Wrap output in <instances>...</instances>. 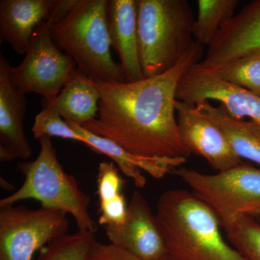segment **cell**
Returning <instances> with one entry per match:
<instances>
[{
	"label": "cell",
	"mask_w": 260,
	"mask_h": 260,
	"mask_svg": "<svg viewBox=\"0 0 260 260\" xmlns=\"http://www.w3.org/2000/svg\"><path fill=\"white\" fill-rule=\"evenodd\" d=\"M203 46L192 47L172 69L135 82L94 81L101 93L95 119L82 126L145 158L190 156L181 141L175 116L178 85L201 61Z\"/></svg>",
	"instance_id": "1"
},
{
	"label": "cell",
	"mask_w": 260,
	"mask_h": 260,
	"mask_svg": "<svg viewBox=\"0 0 260 260\" xmlns=\"http://www.w3.org/2000/svg\"><path fill=\"white\" fill-rule=\"evenodd\" d=\"M155 215L168 255L174 260H246L225 242L216 215L192 191L162 193Z\"/></svg>",
	"instance_id": "2"
},
{
	"label": "cell",
	"mask_w": 260,
	"mask_h": 260,
	"mask_svg": "<svg viewBox=\"0 0 260 260\" xmlns=\"http://www.w3.org/2000/svg\"><path fill=\"white\" fill-rule=\"evenodd\" d=\"M109 0H78L50 25L53 40L94 81L126 82L120 64L113 60L108 23Z\"/></svg>",
	"instance_id": "3"
},
{
	"label": "cell",
	"mask_w": 260,
	"mask_h": 260,
	"mask_svg": "<svg viewBox=\"0 0 260 260\" xmlns=\"http://www.w3.org/2000/svg\"><path fill=\"white\" fill-rule=\"evenodd\" d=\"M140 65L144 78L166 73L196 42L195 20L186 0H137Z\"/></svg>",
	"instance_id": "4"
},
{
	"label": "cell",
	"mask_w": 260,
	"mask_h": 260,
	"mask_svg": "<svg viewBox=\"0 0 260 260\" xmlns=\"http://www.w3.org/2000/svg\"><path fill=\"white\" fill-rule=\"evenodd\" d=\"M41 149L32 161L18 162L25 179L23 185L0 200V207L13 205L24 200H36L42 207L73 215L81 231L96 232L97 223L89 213L90 195L82 190L74 176L64 172L58 160L51 138H39Z\"/></svg>",
	"instance_id": "5"
},
{
	"label": "cell",
	"mask_w": 260,
	"mask_h": 260,
	"mask_svg": "<svg viewBox=\"0 0 260 260\" xmlns=\"http://www.w3.org/2000/svg\"><path fill=\"white\" fill-rule=\"evenodd\" d=\"M171 173L209 207L224 229L241 217H260V167L244 162L215 174L184 167Z\"/></svg>",
	"instance_id": "6"
},
{
	"label": "cell",
	"mask_w": 260,
	"mask_h": 260,
	"mask_svg": "<svg viewBox=\"0 0 260 260\" xmlns=\"http://www.w3.org/2000/svg\"><path fill=\"white\" fill-rule=\"evenodd\" d=\"M68 213L41 207H0V260H32L37 251L68 234Z\"/></svg>",
	"instance_id": "7"
},
{
	"label": "cell",
	"mask_w": 260,
	"mask_h": 260,
	"mask_svg": "<svg viewBox=\"0 0 260 260\" xmlns=\"http://www.w3.org/2000/svg\"><path fill=\"white\" fill-rule=\"evenodd\" d=\"M51 24L44 22L36 30L23 61L10 67L11 79L19 90L40 94L47 100L57 96L78 71L73 59L53 40Z\"/></svg>",
	"instance_id": "8"
},
{
	"label": "cell",
	"mask_w": 260,
	"mask_h": 260,
	"mask_svg": "<svg viewBox=\"0 0 260 260\" xmlns=\"http://www.w3.org/2000/svg\"><path fill=\"white\" fill-rule=\"evenodd\" d=\"M176 97L178 101L191 104L217 101L232 117H246L260 124L259 95L221 79L199 62L181 77Z\"/></svg>",
	"instance_id": "9"
},
{
	"label": "cell",
	"mask_w": 260,
	"mask_h": 260,
	"mask_svg": "<svg viewBox=\"0 0 260 260\" xmlns=\"http://www.w3.org/2000/svg\"><path fill=\"white\" fill-rule=\"evenodd\" d=\"M176 113L181 141L191 153L204 158L218 172L244 162L218 126L195 104L177 100Z\"/></svg>",
	"instance_id": "10"
},
{
	"label": "cell",
	"mask_w": 260,
	"mask_h": 260,
	"mask_svg": "<svg viewBox=\"0 0 260 260\" xmlns=\"http://www.w3.org/2000/svg\"><path fill=\"white\" fill-rule=\"evenodd\" d=\"M260 51V0L243 8L222 25L200 64L215 71L249 54Z\"/></svg>",
	"instance_id": "11"
},
{
	"label": "cell",
	"mask_w": 260,
	"mask_h": 260,
	"mask_svg": "<svg viewBox=\"0 0 260 260\" xmlns=\"http://www.w3.org/2000/svg\"><path fill=\"white\" fill-rule=\"evenodd\" d=\"M104 230L111 244L141 260H157L168 254L155 214L139 191L132 194L123 225Z\"/></svg>",
	"instance_id": "12"
},
{
	"label": "cell",
	"mask_w": 260,
	"mask_h": 260,
	"mask_svg": "<svg viewBox=\"0 0 260 260\" xmlns=\"http://www.w3.org/2000/svg\"><path fill=\"white\" fill-rule=\"evenodd\" d=\"M11 64L0 54V160L28 159L32 148L23 128L27 109L25 93L19 90L10 76Z\"/></svg>",
	"instance_id": "13"
},
{
	"label": "cell",
	"mask_w": 260,
	"mask_h": 260,
	"mask_svg": "<svg viewBox=\"0 0 260 260\" xmlns=\"http://www.w3.org/2000/svg\"><path fill=\"white\" fill-rule=\"evenodd\" d=\"M58 0H1L0 39L25 55L36 30L50 18Z\"/></svg>",
	"instance_id": "14"
},
{
	"label": "cell",
	"mask_w": 260,
	"mask_h": 260,
	"mask_svg": "<svg viewBox=\"0 0 260 260\" xmlns=\"http://www.w3.org/2000/svg\"><path fill=\"white\" fill-rule=\"evenodd\" d=\"M67 123L85 139V144L95 153L109 157L117 164L121 172L132 179L135 186L140 189L146 185L147 180L141 170L155 179H161L174 169L185 164V158H158L138 156L123 148L115 142L94 135L73 121Z\"/></svg>",
	"instance_id": "15"
},
{
	"label": "cell",
	"mask_w": 260,
	"mask_h": 260,
	"mask_svg": "<svg viewBox=\"0 0 260 260\" xmlns=\"http://www.w3.org/2000/svg\"><path fill=\"white\" fill-rule=\"evenodd\" d=\"M107 15L111 44L120 59L126 82L143 79L138 49L137 0H109Z\"/></svg>",
	"instance_id": "16"
},
{
	"label": "cell",
	"mask_w": 260,
	"mask_h": 260,
	"mask_svg": "<svg viewBox=\"0 0 260 260\" xmlns=\"http://www.w3.org/2000/svg\"><path fill=\"white\" fill-rule=\"evenodd\" d=\"M200 112L223 133L233 151L239 158L255 162L260 167V124L229 115L221 104L214 107L210 101L195 104Z\"/></svg>",
	"instance_id": "17"
},
{
	"label": "cell",
	"mask_w": 260,
	"mask_h": 260,
	"mask_svg": "<svg viewBox=\"0 0 260 260\" xmlns=\"http://www.w3.org/2000/svg\"><path fill=\"white\" fill-rule=\"evenodd\" d=\"M101 93L93 80L78 70L54 99H43L57 111L64 120L83 126L95 119L99 111Z\"/></svg>",
	"instance_id": "18"
},
{
	"label": "cell",
	"mask_w": 260,
	"mask_h": 260,
	"mask_svg": "<svg viewBox=\"0 0 260 260\" xmlns=\"http://www.w3.org/2000/svg\"><path fill=\"white\" fill-rule=\"evenodd\" d=\"M238 3L237 0H199L194 24L195 41L209 47L222 25L234 17Z\"/></svg>",
	"instance_id": "19"
},
{
	"label": "cell",
	"mask_w": 260,
	"mask_h": 260,
	"mask_svg": "<svg viewBox=\"0 0 260 260\" xmlns=\"http://www.w3.org/2000/svg\"><path fill=\"white\" fill-rule=\"evenodd\" d=\"M95 233L79 230L56 238L39 251L38 260H85Z\"/></svg>",
	"instance_id": "20"
},
{
	"label": "cell",
	"mask_w": 260,
	"mask_h": 260,
	"mask_svg": "<svg viewBox=\"0 0 260 260\" xmlns=\"http://www.w3.org/2000/svg\"><path fill=\"white\" fill-rule=\"evenodd\" d=\"M231 245L246 260H260V222L243 216L224 229Z\"/></svg>",
	"instance_id": "21"
},
{
	"label": "cell",
	"mask_w": 260,
	"mask_h": 260,
	"mask_svg": "<svg viewBox=\"0 0 260 260\" xmlns=\"http://www.w3.org/2000/svg\"><path fill=\"white\" fill-rule=\"evenodd\" d=\"M213 72L221 79L260 96V51L240 58Z\"/></svg>",
	"instance_id": "22"
},
{
	"label": "cell",
	"mask_w": 260,
	"mask_h": 260,
	"mask_svg": "<svg viewBox=\"0 0 260 260\" xmlns=\"http://www.w3.org/2000/svg\"><path fill=\"white\" fill-rule=\"evenodd\" d=\"M96 182L99 210L114 209L126 204L125 196L121 192L125 180L113 162L104 161L99 164Z\"/></svg>",
	"instance_id": "23"
},
{
	"label": "cell",
	"mask_w": 260,
	"mask_h": 260,
	"mask_svg": "<svg viewBox=\"0 0 260 260\" xmlns=\"http://www.w3.org/2000/svg\"><path fill=\"white\" fill-rule=\"evenodd\" d=\"M44 108L36 116L31 132L36 139L44 136L56 137L85 143V139L74 129L61 119L57 111L51 104L43 103Z\"/></svg>",
	"instance_id": "24"
},
{
	"label": "cell",
	"mask_w": 260,
	"mask_h": 260,
	"mask_svg": "<svg viewBox=\"0 0 260 260\" xmlns=\"http://www.w3.org/2000/svg\"><path fill=\"white\" fill-rule=\"evenodd\" d=\"M85 260H141L129 251L114 244H104L95 240Z\"/></svg>",
	"instance_id": "25"
},
{
	"label": "cell",
	"mask_w": 260,
	"mask_h": 260,
	"mask_svg": "<svg viewBox=\"0 0 260 260\" xmlns=\"http://www.w3.org/2000/svg\"><path fill=\"white\" fill-rule=\"evenodd\" d=\"M157 260H174L172 259V257H170L169 255H166L164 256V257L160 258V259H157Z\"/></svg>",
	"instance_id": "26"
}]
</instances>
